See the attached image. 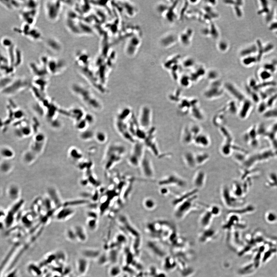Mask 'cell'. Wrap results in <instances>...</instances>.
<instances>
[{"instance_id":"ba28073f","label":"cell","mask_w":277,"mask_h":277,"mask_svg":"<svg viewBox=\"0 0 277 277\" xmlns=\"http://www.w3.org/2000/svg\"><path fill=\"white\" fill-rule=\"evenodd\" d=\"M28 84V82L25 78H15L9 86L1 91L4 95H13L24 89Z\"/></svg>"},{"instance_id":"b9f144b4","label":"cell","mask_w":277,"mask_h":277,"mask_svg":"<svg viewBox=\"0 0 277 277\" xmlns=\"http://www.w3.org/2000/svg\"><path fill=\"white\" fill-rule=\"evenodd\" d=\"M161 187L160 190V193L162 195L165 196L169 194L170 191L168 189V187L164 186Z\"/></svg>"},{"instance_id":"52a82bcc","label":"cell","mask_w":277,"mask_h":277,"mask_svg":"<svg viewBox=\"0 0 277 277\" xmlns=\"http://www.w3.org/2000/svg\"><path fill=\"white\" fill-rule=\"evenodd\" d=\"M128 159L129 163L132 166H140L145 155V146L143 143L135 142Z\"/></svg>"},{"instance_id":"83f0119b","label":"cell","mask_w":277,"mask_h":277,"mask_svg":"<svg viewBox=\"0 0 277 277\" xmlns=\"http://www.w3.org/2000/svg\"><path fill=\"white\" fill-rule=\"evenodd\" d=\"M69 155L71 159L75 161H79L83 157V155L80 151L75 148H71L69 149Z\"/></svg>"},{"instance_id":"603a6c76","label":"cell","mask_w":277,"mask_h":277,"mask_svg":"<svg viewBox=\"0 0 277 277\" xmlns=\"http://www.w3.org/2000/svg\"><path fill=\"white\" fill-rule=\"evenodd\" d=\"M1 2L6 9L11 10L19 9L24 4L21 1H1Z\"/></svg>"},{"instance_id":"d4e9b609","label":"cell","mask_w":277,"mask_h":277,"mask_svg":"<svg viewBox=\"0 0 277 277\" xmlns=\"http://www.w3.org/2000/svg\"><path fill=\"white\" fill-rule=\"evenodd\" d=\"M1 156L5 160H10L14 156V152L13 149L8 146H4L1 148Z\"/></svg>"},{"instance_id":"ee69618b","label":"cell","mask_w":277,"mask_h":277,"mask_svg":"<svg viewBox=\"0 0 277 277\" xmlns=\"http://www.w3.org/2000/svg\"><path fill=\"white\" fill-rule=\"evenodd\" d=\"M256 48L254 46L250 47V48L247 49L246 50H244V51L242 52V55H246V54H250L253 52H254L256 51Z\"/></svg>"},{"instance_id":"6da1fadb","label":"cell","mask_w":277,"mask_h":277,"mask_svg":"<svg viewBox=\"0 0 277 277\" xmlns=\"http://www.w3.org/2000/svg\"><path fill=\"white\" fill-rule=\"evenodd\" d=\"M126 149L120 143H111L107 146L104 153L103 165L104 169L108 170L120 162L124 157Z\"/></svg>"},{"instance_id":"bcb514c9","label":"cell","mask_w":277,"mask_h":277,"mask_svg":"<svg viewBox=\"0 0 277 277\" xmlns=\"http://www.w3.org/2000/svg\"><path fill=\"white\" fill-rule=\"evenodd\" d=\"M261 77H262L261 78H263V79H266L270 77V75H269V74L268 73L264 72V73H262Z\"/></svg>"},{"instance_id":"ac0fdd59","label":"cell","mask_w":277,"mask_h":277,"mask_svg":"<svg viewBox=\"0 0 277 277\" xmlns=\"http://www.w3.org/2000/svg\"><path fill=\"white\" fill-rule=\"evenodd\" d=\"M46 46L51 51L54 52H59L62 49L61 43L56 38H49L46 41Z\"/></svg>"},{"instance_id":"60d3db41","label":"cell","mask_w":277,"mask_h":277,"mask_svg":"<svg viewBox=\"0 0 277 277\" xmlns=\"http://www.w3.org/2000/svg\"><path fill=\"white\" fill-rule=\"evenodd\" d=\"M87 224V226L90 230H93L96 228L97 221L95 218H91V219L89 220Z\"/></svg>"},{"instance_id":"cb8c5ba5","label":"cell","mask_w":277,"mask_h":277,"mask_svg":"<svg viewBox=\"0 0 277 277\" xmlns=\"http://www.w3.org/2000/svg\"><path fill=\"white\" fill-rule=\"evenodd\" d=\"M77 240L79 242H83L87 239V234L85 230L82 226H77L75 227V229Z\"/></svg>"},{"instance_id":"d590c367","label":"cell","mask_w":277,"mask_h":277,"mask_svg":"<svg viewBox=\"0 0 277 277\" xmlns=\"http://www.w3.org/2000/svg\"><path fill=\"white\" fill-rule=\"evenodd\" d=\"M95 136L96 140L100 143L105 142L107 140V135L104 132H101V131L97 132Z\"/></svg>"},{"instance_id":"8992f818","label":"cell","mask_w":277,"mask_h":277,"mask_svg":"<svg viewBox=\"0 0 277 277\" xmlns=\"http://www.w3.org/2000/svg\"><path fill=\"white\" fill-rule=\"evenodd\" d=\"M158 185L161 187H175L182 188L186 187L187 183L185 179L181 176L175 173H171L160 180Z\"/></svg>"},{"instance_id":"f35d334b","label":"cell","mask_w":277,"mask_h":277,"mask_svg":"<svg viewBox=\"0 0 277 277\" xmlns=\"http://www.w3.org/2000/svg\"><path fill=\"white\" fill-rule=\"evenodd\" d=\"M66 236L69 240L71 241H75L77 239L76 235L75 230L72 229H68L66 232Z\"/></svg>"},{"instance_id":"30bf717a","label":"cell","mask_w":277,"mask_h":277,"mask_svg":"<svg viewBox=\"0 0 277 277\" xmlns=\"http://www.w3.org/2000/svg\"><path fill=\"white\" fill-rule=\"evenodd\" d=\"M24 203L23 200H20L19 201L16 203L15 205L12 206L7 214H6L4 219V225L7 228H10L13 225L15 220L14 215H16L17 213H18Z\"/></svg>"},{"instance_id":"ab89813d","label":"cell","mask_w":277,"mask_h":277,"mask_svg":"<svg viewBox=\"0 0 277 277\" xmlns=\"http://www.w3.org/2000/svg\"><path fill=\"white\" fill-rule=\"evenodd\" d=\"M120 272L121 270L118 266H114L110 269L109 274L112 277H116L120 273Z\"/></svg>"},{"instance_id":"7402d4cb","label":"cell","mask_w":277,"mask_h":277,"mask_svg":"<svg viewBox=\"0 0 277 277\" xmlns=\"http://www.w3.org/2000/svg\"><path fill=\"white\" fill-rule=\"evenodd\" d=\"M20 194V190L18 185H13L9 187L7 190V195L12 201L18 199Z\"/></svg>"},{"instance_id":"2e32d148","label":"cell","mask_w":277,"mask_h":277,"mask_svg":"<svg viewBox=\"0 0 277 277\" xmlns=\"http://www.w3.org/2000/svg\"><path fill=\"white\" fill-rule=\"evenodd\" d=\"M75 213V210L72 208L69 207H64L57 214V219L59 221L66 220L73 215Z\"/></svg>"},{"instance_id":"5b68a950","label":"cell","mask_w":277,"mask_h":277,"mask_svg":"<svg viewBox=\"0 0 277 277\" xmlns=\"http://www.w3.org/2000/svg\"><path fill=\"white\" fill-rule=\"evenodd\" d=\"M63 3L60 1H47L44 3V10L46 18L52 22H55L59 18Z\"/></svg>"},{"instance_id":"f1b7e54d","label":"cell","mask_w":277,"mask_h":277,"mask_svg":"<svg viewBox=\"0 0 277 277\" xmlns=\"http://www.w3.org/2000/svg\"><path fill=\"white\" fill-rule=\"evenodd\" d=\"M143 205L146 209L150 211L154 209L157 206L156 201L151 197L146 198L143 201Z\"/></svg>"},{"instance_id":"4316f807","label":"cell","mask_w":277,"mask_h":277,"mask_svg":"<svg viewBox=\"0 0 277 277\" xmlns=\"http://www.w3.org/2000/svg\"><path fill=\"white\" fill-rule=\"evenodd\" d=\"M45 142H39L33 140L30 145V149L32 151L37 155L41 153L44 148Z\"/></svg>"},{"instance_id":"7c38bea8","label":"cell","mask_w":277,"mask_h":277,"mask_svg":"<svg viewBox=\"0 0 277 277\" xmlns=\"http://www.w3.org/2000/svg\"><path fill=\"white\" fill-rule=\"evenodd\" d=\"M150 111L147 107H143L140 111L138 122L139 125L141 129L145 130L149 127L151 123Z\"/></svg>"},{"instance_id":"1f68e13d","label":"cell","mask_w":277,"mask_h":277,"mask_svg":"<svg viewBox=\"0 0 277 277\" xmlns=\"http://www.w3.org/2000/svg\"><path fill=\"white\" fill-rule=\"evenodd\" d=\"M12 168L11 164L7 160L4 161L1 163V171L4 173H9L11 170Z\"/></svg>"},{"instance_id":"e575fe53","label":"cell","mask_w":277,"mask_h":277,"mask_svg":"<svg viewBox=\"0 0 277 277\" xmlns=\"http://www.w3.org/2000/svg\"><path fill=\"white\" fill-rule=\"evenodd\" d=\"M86 203L87 201L85 200H74V201H68V202L67 201L66 203L63 204V206L64 207H71L72 206L83 205V204Z\"/></svg>"},{"instance_id":"5bb4252c","label":"cell","mask_w":277,"mask_h":277,"mask_svg":"<svg viewBox=\"0 0 277 277\" xmlns=\"http://www.w3.org/2000/svg\"><path fill=\"white\" fill-rule=\"evenodd\" d=\"M199 190L195 188L192 189V190L188 191V192H185L181 195L178 196V197H175L174 199L172 201V204L175 207L179 204L183 202L185 200L188 199L190 198L191 197L197 194L198 193Z\"/></svg>"},{"instance_id":"8fae6325","label":"cell","mask_w":277,"mask_h":277,"mask_svg":"<svg viewBox=\"0 0 277 277\" xmlns=\"http://www.w3.org/2000/svg\"><path fill=\"white\" fill-rule=\"evenodd\" d=\"M140 166L143 175L148 178H152L154 176V171L151 161L145 153L140 163Z\"/></svg>"},{"instance_id":"f6af8a7d","label":"cell","mask_w":277,"mask_h":277,"mask_svg":"<svg viewBox=\"0 0 277 277\" xmlns=\"http://www.w3.org/2000/svg\"><path fill=\"white\" fill-rule=\"evenodd\" d=\"M255 59L254 58H247V59L245 60L244 61V63L246 64H249L251 63L252 62L254 61Z\"/></svg>"},{"instance_id":"7a4b0ae2","label":"cell","mask_w":277,"mask_h":277,"mask_svg":"<svg viewBox=\"0 0 277 277\" xmlns=\"http://www.w3.org/2000/svg\"><path fill=\"white\" fill-rule=\"evenodd\" d=\"M71 90L91 109L97 111L101 110L103 108L101 102L85 86L79 83H74L72 86Z\"/></svg>"},{"instance_id":"836d02e7","label":"cell","mask_w":277,"mask_h":277,"mask_svg":"<svg viewBox=\"0 0 277 277\" xmlns=\"http://www.w3.org/2000/svg\"><path fill=\"white\" fill-rule=\"evenodd\" d=\"M207 209L211 213L214 217L218 216L221 213V209L218 205H213L209 206Z\"/></svg>"},{"instance_id":"4fadbf2b","label":"cell","mask_w":277,"mask_h":277,"mask_svg":"<svg viewBox=\"0 0 277 277\" xmlns=\"http://www.w3.org/2000/svg\"><path fill=\"white\" fill-rule=\"evenodd\" d=\"M206 181V174L204 171L199 170L195 174L193 180V183L195 189L199 190L204 187Z\"/></svg>"},{"instance_id":"7bdbcfd3","label":"cell","mask_w":277,"mask_h":277,"mask_svg":"<svg viewBox=\"0 0 277 277\" xmlns=\"http://www.w3.org/2000/svg\"><path fill=\"white\" fill-rule=\"evenodd\" d=\"M51 120L52 123L51 124V126L52 128L53 127V128H58L61 127V124L59 120H57L56 119H55V120H53L52 119V120Z\"/></svg>"},{"instance_id":"484cf974","label":"cell","mask_w":277,"mask_h":277,"mask_svg":"<svg viewBox=\"0 0 277 277\" xmlns=\"http://www.w3.org/2000/svg\"><path fill=\"white\" fill-rule=\"evenodd\" d=\"M38 156L31 150L26 151L24 153L22 159L23 161L26 164H31L34 162Z\"/></svg>"},{"instance_id":"d6986e66","label":"cell","mask_w":277,"mask_h":277,"mask_svg":"<svg viewBox=\"0 0 277 277\" xmlns=\"http://www.w3.org/2000/svg\"><path fill=\"white\" fill-rule=\"evenodd\" d=\"M69 111V116L75 119L76 123L84 118L86 114L83 109L80 107H75Z\"/></svg>"},{"instance_id":"277c9868","label":"cell","mask_w":277,"mask_h":277,"mask_svg":"<svg viewBox=\"0 0 277 277\" xmlns=\"http://www.w3.org/2000/svg\"><path fill=\"white\" fill-rule=\"evenodd\" d=\"M197 197V194L195 195L175 207L173 214L176 219L181 220L194 209Z\"/></svg>"},{"instance_id":"f546056e","label":"cell","mask_w":277,"mask_h":277,"mask_svg":"<svg viewBox=\"0 0 277 277\" xmlns=\"http://www.w3.org/2000/svg\"><path fill=\"white\" fill-rule=\"evenodd\" d=\"M185 160L187 166L190 169H194L197 167L195 157H193L192 155L187 154L185 155Z\"/></svg>"},{"instance_id":"9a60e30c","label":"cell","mask_w":277,"mask_h":277,"mask_svg":"<svg viewBox=\"0 0 277 277\" xmlns=\"http://www.w3.org/2000/svg\"><path fill=\"white\" fill-rule=\"evenodd\" d=\"M214 217L208 209H206L200 217V225L205 229L208 228L211 225Z\"/></svg>"},{"instance_id":"4dcf8cb0","label":"cell","mask_w":277,"mask_h":277,"mask_svg":"<svg viewBox=\"0 0 277 277\" xmlns=\"http://www.w3.org/2000/svg\"><path fill=\"white\" fill-rule=\"evenodd\" d=\"M83 254L85 258L87 259L89 258L90 259L92 258H95L96 257H98L99 255V251L98 250H90V249H87V250H83Z\"/></svg>"},{"instance_id":"8d00e7d4","label":"cell","mask_w":277,"mask_h":277,"mask_svg":"<svg viewBox=\"0 0 277 277\" xmlns=\"http://www.w3.org/2000/svg\"><path fill=\"white\" fill-rule=\"evenodd\" d=\"M208 156L207 155H199L196 157L195 159L197 166L203 164L208 160Z\"/></svg>"},{"instance_id":"74e56055","label":"cell","mask_w":277,"mask_h":277,"mask_svg":"<svg viewBox=\"0 0 277 277\" xmlns=\"http://www.w3.org/2000/svg\"><path fill=\"white\" fill-rule=\"evenodd\" d=\"M53 203L49 197H46L43 201V204L45 209L47 211H51L52 210V204Z\"/></svg>"},{"instance_id":"3957f363","label":"cell","mask_w":277,"mask_h":277,"mask_svg":"<svg viewBox=\"0 0 277 277\" xmlns=\"http://www.w3.org/2000/svg\"><path fill=\"white\" fill-rule=\"evenodd\" d=\"M132 115V112L129 108L126 107L122 109L117 115L115 125L117 130L123 137L130 142L135 143L134 138L131 135L129 130L128 121H127Z\"/></svg>"},{"instance_id":"9c48e42d","label":"cell","mask_w":277,"mask_h":277,"mask_svg":"<svg viewBox=\"0 0 277 277\" xmlns=\"http://www.w3.org/2000/svg\"><path fill=\"white\" fill-rule=\"evenodd\" d=\"M66 67V62L63 60L56 58H48L46 68L48 72L51 75H59L64 71Z\"/></svg>"},{"instance_id":"44dd1931","label":"cell","mask_w":277,"mask_h":277,"mask_svg":"<svg viewBox=\"0 0 277 277\" xmlns=\"http://www.w3.org/2000/svg\"><path fill=\"white\" fill-rule=\"evenodd\" d=\"M221 196L222 201L226 206H230L232 205V197L230 196V192L227 187L224 185L221 189Z\"/></svg>"},{"instance_id":"ffe728a7","label":"cell","mask_w":277,"mask_h":277,"mask_svg":"<svg viewBox=\"0 0 277 277\" xmlns=\"http://www.w3.org/2000/svg\"><path fill=\"white\" fill-rule=\"evenodd\" d=\"M88 264V262L86 258H79L77 262V269L79 273L81 275H84L87 271Z\"/></svg>"},{"instance_id":"d6a6232c","label":"cell","mask_w":277,"mask_h":277,"mask_svg":"<svg viewBox=\"0 0 277 277\" xmlns=\"http://www.w3.org/2000/svg\"><path fill=\"white\" fill-rule=\"evenodd\" d=\"M95 136L93 132L91 131L84 130L80 134V138L83 140H91Z\"/></svg>"},{"instance_id":"e0dca14e","label":"cell","mask_w":277,"mask_h":277,"mask_svg":"<svg viewBox=\"0 0 277 277\" xmlns=\"http://www.w3.org/2000/svg\"><path fill=\"white\" fill-rule=\"evenodd\" d=\"M48 194L49 197L57 208L59 209L63 206V204L56 189L54 188H49L48 189Z\"/></svg>"}]
</instances>
